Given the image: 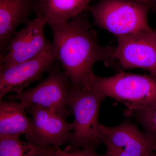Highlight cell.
Wrapping results in <instances>:
<instances>
[{"mask_svg":"<svg viewBox=\"0 0 156 156\" xmlns=\"http://www.w3.org/2000/svg\"><path fill=\"white\" fill-rule=\"evenodd\" d=\"M85 11L67 22L50 26L52 50L74 87L90 89L95 75L93 66L102 62L106 66H116L115 48L99 44Z\"/></svg>","mask_w":156,"mask_h":156,"instance_id":"obj_1","label":"cell"},{"mask_svg":"<svg viewBox=\"0 0 156 156\" xmlns=\"http://www.w3.org/2000/svg\"><path fill=\"white\" fill-rule=\"evenodd\" d=\"M105 98L95 91L71 84L68 103L74 115V128L69 145L65 149L74 151L80 148L95 150L99 147L102 134L98 115L101 105Z\"/></svg>","mask_w":156,"mask_h":156,"instance_id":"obj_2","label":"cell"},{"mask_svg":"<svg viewBox=\"0 0 156 156\" xmlns=\"http://www.w3.org/2000/svg\"><path fill=\"white\" fill-rule=\"evenodd\" d=\"M90 89L114 98L128 109H135L156 101V76L120 71L113 76H94Z\"/></svg>","mask_w":156,"mask_h":156,"instance_id":"obj_3","label":"cell"},{"mask_svg":"<svg viewBox=\"0 0 156 156\" xmlns=\"http://www.w3.org/2000/svg\"><path fill=\"white\" fill-rule=\"evenodd\" d=\"M150 10L134 0H100L89 9L96 25L118 37L150 29Z\"/></svg>","mask_w":156,"mask_h":156,"instance_id":"obj_4","label":"cell"},{"mask_svg":"<svg viewBox=\"0 0 156 156\" xmlns=\"http://www.w3.org/2000/svg\"><path fill=\"white\" fill-rule=\"evenodd\" d=\"M49 72L48 77L36 87L9 98L19 101L25 109L30 105H39L66 117L72 112L67 108L69 78L58 62Z\"/></svg>","mask_w":156,"mask_h":156,"instance_id":"obj_5","label":"cell"},{"mask_svg":"<svg viewBox=\"0 0 156 156\" xmlns=\"http://www.w3.org/2000/svg\"><path fill=\"white\" fill-rule=\"evenodd\" d=\"M25 27L15 32L9 42L5 55L1 58L0 71L37 57L52 48V43L46 38L42 17L25 23Z\"/></svg>","mask_w":156,"mask_h":156,"instance_id":"obj_6","label":"cell"},{"mask_svg":"<svg viewBox=\"0 0 156 156\" xmlns=\"http://www.w3.org/2000/svg\"><path fill=\"white\" fill-rule=\"evenodd\" d=\"M117 62L125 69L140 68L156 76V30L151 28L118 37Z\"/></svg>","mask_w":156,"mask_h":156,"instance_id":"obj_7","label":"cell"},{"mask_svg":"<svg viewBox=\"0 0 156 156\" xmlns=\"http://www.w3.org/2000/svg\"><path fill=\"white\" fill-rule=\"evenodd\" d=\"M25 109L31 116V129L26 135L28 142L44 147L69 143L73 122H67L65 117L39 105H29Z\"/></svg>","mask_w":156,"mask_h":156,"instance_id":"obj_8","label":"cell"},{"mask_svg":"<svg viewBox=\"0 0 156 156\" xmlns=\"http://www.w3.org/2000/svg\"><path fill=\"white\" fill-rule=\"evenodd\" d=\"M56 61L52 48L33 58L14 65L0 72V100L8 93L20 94L42 75L49 72Z\"/></svg>","mask_w":156,"mask_h":156,"instance_id":"obj_9","label":"cell"},{"mask_svg":"<svg viewBox=\"0 0 156 156\" xmlns=\"http://www.w3.org/2000/svg\"><path fill=\"white\" fill-rule=\"evenodd\" d=\"M101 138L109 141L131 156H150L156 151V142L146 132H141L130 120L114 127L100 124Z\"/></svg>","mask_w":156,"mask_h":156,"instance_id":"obj_10","label":"cell"},{"mask_svg":"<svg viewBox=\"0 0 156 156\" xmlns=\"http://www.w3.org/2000/svg\"><path fill=\"white\" fill-rule=\"evenodd\" d=\"M35 0H0L1 58L5 55L9 42L17 27L28 21L35 10Z\"/></svg>","mask_w":156,"mask_h":156,"instance_id":"obj_11","label":"cell"},{"mask_svg":"<svg viewBox=\"0 0 156 156\" xmlns=\"http://www.w3.org/2000/svg\"><path fill=\"white\" fill-rule=\"evenodd\" d=\"M92 0H35L37 16L50 26L67 22L87 10Z\"/></svg>","mask_w":156,"mask_h":156,"instance_id":"obj_12","label":"cell"},{"mask_svg":"<svg viewBox=\"0 0 156 156\" xmlns=\"http://www.w3.org/2000/svg\"><path fill=\"white\" fill-rule=\"evenodd\" d=\"M20 102L0 101V136L27 135L31 129V120Z\"/></svg>","mask_w":156,"mask_h":156,"instance_id":"obj_13","label":"cell"},{"mask_svg":"<svg viewBox=\"0 0 156 156\" xmlns=\"http://www.w3.org/2000/svg\"><path fill=\"white\" fill-rule=\"evenodd\" d=\"M51 147L24 142L20 136H0V156H42Z\"/></svg>","mask_w":156,"mask_h":156,"instance_id":"obj_14","label":"cell"},{"mask_svg":"<svg viewBox=\"0 0 156 156\" xmlns=\"http://www.w3.org/2000/svg\"><path fill=\"white\" fill-rule=\"evenodd\" d=\"M124 113L141 124L146 133L156 142V101L140 108L126 109Z\"/></svg>","mask_w":156,"mask_h":156,"instance_id":"obj_15","label":"cell"},{"mask_svg":"<svg viewBox=\"0 0 156 156\" xmlns=\"http://www.w3.org/2000/svg\"><path fill=\"white\" fill-rule=\"evenodd\" d=\"M55 156H106L100 154L95 152V150L90 148L83 149L82 150L68 151L66 150H62L60 147H56Z\"/></svg>","mask_w":156,"mask_h":156,"instance_id":"obj_16","label":"cell"},{"mask_svg":"<svg viewBox=\"0 0 156 156\" xmlns=\"http://www.w3.org/2000/svg\"><path fill=\"white\" fill-rule=\"evenodd\" d=\"M101 142L106 146V156H131L121 148L115 146L106 139L101 138Z\"/></svg>","mask_w":156,"mask_h":156,"instance_id":"obj_17","label":"cell"},{"mask_svg":"<svg viewBox=\"0 0 156 156\" xmlns=\"http://www.w3.org/2000/svg\"><path fill=\"white\" fill-rule=\"evenodd\" d=\"M147 6L151 10L156 11V5L154 0H134Z\"/></svg>","mask_w":156,"mask_h":156,"instance_id":"obj_18","label":"cell"},{"mask_svg":"<svg viewBox=\"0 0 156 156\" xmlns=\"http://www.w3.org/2000/svg\"><path fill=\"white\" fill-rule=\"evenodd\" d=\"M55 148H56L55 147L51 146V147L48 152L42 156H55Z\"/></svg>","mask_w":156,"mask_h":156,"instance_id":"obj_19","label":"cell"},{"mask_svg":"<svg viewBox=\"0 0 156 156\" xmlns=\"http://www.w3.org/2000/svg\"><path fill=\"white\" fill-rule=\"evenodd\" d=\"M150 156H156V153L155 152H154L152 154H151V155Z\"/></svg>","mask_w":156,"mask_h":156,"instance_id":"obj_20","label":"cell"},{"mask_svg":"<svg viewBox=\"0 0 156 156\" xmlns=\"http://www.w3.org/2000/svg\"><path fill=\"white\" fill-rule=\"evenodd\" d=\"M154 2L155 4L156 5V0H154Z\"/></svg>","mask_w":156,"mask_h":156,"instance_id":"obj_21","label":"cell"}]
</instances>
